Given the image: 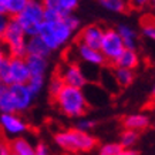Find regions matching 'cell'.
Here are the masks:
<instances>
[{
	"label": "cell",
	"mask_w": 155,
	"mask_h": 155,
	"mask_svg": "<svg viewBox=\"0 0 155 155\" xmlns=\"http://www.w3.org/2000/svg\"><path fill=\"white\" fill-rule=\"evenodd\" d=\"M57 110L63 115L68 118H78L85 115L88 111V103L85 98L83 88L71 87V85H63V88L58 91V94L53 98Z\"/></svg>",
	"instance_id": "cell-1"
},
{
	"label": "cell",
	"mask_w": 155,
	"mask_h": 155,
	"mask_svg": "<svg viewBox=\"0 0 155 155\" xmlns=\"http://www.w3.org/2000/svg\"><path fill=\"white\" fill-rule=\"evenodd\" d=\"M56 145L64 152H90L97 147V138L88 131H83L78 128H67L54 134Z\"/></svg>",
	"instance_id": "cell-2"
},
{
	"label": "cell",
	"mask_w": 155,
	"mask_h": 155,
	"mask_svg": "<svg viewBox=\"0 0 155 155\" xmlns=\"http://www.w3.org/2000/svg\"><path fill=\"white\" fill-rule=\"evenodd\" d=\"M75 30L66 21L64 16L57 20H44L41 27L38 30V36L44 40L47 47L51 51L60 50L61 47L67 46L74 37Z\"/></svg>",
	"instance_id": "cell-3"
},
{
	"label": "cell",
	"mask_w": 155,
	"mask_h": 155,
	"mask_svg": "<svg viewBox=\"0 0 155 155\" xmlns=\"http://www.w3.org/2000/svg\"><path fill=\"white\" fill-rule=\"evenodd\" d=\"M14 19L19 21L27 37L38 34V30L44 21V3L43 0H28L24 9Z\"/></svg>",
	"instance_id": "cell-4"
},
{
	"label": "cell",
	"mask_w": 155,
	"mask_h": 155,
	"mask_svg": "<svg viewBox=\"0 0 155 155\" xmlns=\"http://www.w3.org/2000/svg\"><path fill=\"white\" fill-rule=\"evenodd\" d=\"M2 41L6 46L7 51L10 56H20L26 57V41L27 36L24 33V30L19 24V21L12 17L7 24L5 34L2 37Z\"/></svg>",
	"instance_id": "cell-5"
},
{
	"label": "cell",
	"mask_w": 155,
	"mask_h": 155,
	"mask_svg": "<svg viewBox=\"0 0 155 155\" xmlns=\"http://www.w3.org/2000/svg\"><path fill=\"white\" fill-rule=\"evenodd\" d=\"M28 130L27 122L19 115V113H0V132L5 140H13L24 135Z\"/></svg>",
	"instance_id": "cell-6"
},
{
	"label": "cell",
	"mask_w": 155,
	"mask_h": 155,
	"mask_svg": "<svg viewBox=\"0 0 155 155\" xmlns=\"http://www.w3.org/2000/svg\"><path fill=\"white\" fill-rule=\"evenodd\" d=\"M124 48L125 46H124L121 36L118 34L117 28H105L103 40H101V46H100V51L104 54L107 63L113 64Z\"/></svg>",
	"instance_id": "cell-7"
},
{
	"label": "cell",
	"mask_w": 155,
	"mask_h": 155,
	"mask_svg": "<svg viewBox=\"0 0 155 155\" xmlns=\"http://www.w3.org/2000/svg\"><path fill=\"white\" fill-rule=\"evenodd\" d=\"M56 74L63 80V83L66 85L83 88L87 84V78L84 77L83 71H81L80 64L75 63V61H67V63H64L63 66L58 67Z\"/></svg>",
	"instance_id": "cell-8"
},
{
	"label": "cell",
	"mask_w": 155,
	"mask_h": 155,
	"mask_svg": "<svg viewBox=\"0 0 155 155\" xmlns=\"http://www.w3.org/2000/svg\"><path fill=\"white\" fill-rule=\"evenodd\" d=\"M9 90L13 97L14 105H16V113H26L28 108L34 103V94L30 91L27 83H14L9 85Z\"/></svg>",
	"instance_id": "cell-9"
},
{
	"label": "cell",
	"mask_w": 155,
	"mask_h": 155,
	"mask_svg": "<svg viewBox=\"0 0 155 155\" xmlns=\"http://www.w3.org/2000/svg\"><path fill=\"white\" fill-rule=\"evenodd\" d=\"M7 68H9L10 84L27 83L28 78H30V71H28L26 57L9 56V58H7Z\"/></svg>",
	"instance_id": "cell-10"
},
{
	"label": "cell",
	"mask_w": 155,
	"mask_h": 155,
	"mask_svg": "<svg viewBox=\"0 0 155 155\" xmlns=\"http://www.w3.org/2000/svg\"><path fill=\"white\" fill-rule=\"evenodd\" d=\"M74 53L77 60L75 63H87V64H94V66L103 67L107 64V60L98 48L88 47L83 43H75L74 46Z\"/></svg>",
	"instance_id": "cell-11"
},
{
	"label": "cell",
	"mask_w": 155,
	"mask_h": 155,
	"mask_svg": "<svg viewBox=\"0 0 155 155\" xmlns=\"http://www.w3.org/2000/svg\"><path fill=\"white\" fill-rule=\"evenodd\" d=\"M104 30L105 28L100 24H88L85 26L84 28H81L80 33H78V37H77V41L83 43L88 47L93 48H98L101 46V40H103L104 36Z\"/></svg>",
	"instance_id": "cell-12"
},
{
	"label": "cell",
	"mask_w": 155,
	"mask_h": 155,
	"mask_svg": "<svg viewBox=\"0 0 155 155\" xmlns=\"http://www.w3.org/2000/svg\"><path fill=\"white\" fill-rule=\"evenodd\" d=\"M98 84L107 91L110 95H117L121 91V85L115 78L114 70H111L110 67L103 66L101 71H100V78H98Z\"/></svg>",
	"instance_id": "cell-13"
},
{
	"label": "cell",
	"mask_w": 155,
	"mask_h": 155,
	"mask_svg": "<svg viewBox=\"0 0 155 155\" xmlns=\"http://www.w3.org/2000/svg\"><path fill=\"white\" fill-rule=\"evenodd\" d=\"M51 53L53 51L47 47V44L44 43V40L38 34L27 37V41H26V56L27 54H33V56L48 57Z\"/></svg>",
	"instance_id": "cell-14"
},
{
	"label": "cell",
	"mask_w": 155,
	"mask_h": 155,
	"mask_svg": "<svg viewBox=\"0 0 155 155\" xmlns=\"http://www.w3.org/2000/svg\"><path fill=\"white\" fill-rule=\"evenodd\" d=\"M26 61H27L30 75H41V77H46L47 70H48V57L27 54L26 56Z\"/></svg>",
	"instance_id": "cell-15"
},
{
	"label": "cell",
	"mask_w": 155,
	"mask_h": 155,
	"mask_svg": "<svg viewBox=\"0 0 155 155\" xmlns=\"http://www.w3.org/2000/svg\"><path fill=\"white\" fill-rule=\"evenodd\" d=\"M138 64H140V56L134 48H124L122 53L113 63L114 67H124V68H131V70H135Z\"/></svg>",
	"instance_id": "cell-16"
},
{
	"label": "cell",
	"mask_w": 155,
	"mask_h": 155,
	"mask_svg": "<svg viewBox=\"0 0 155 155\" xmlns=\"http://www.w3.org/2000/svg\"><path fill=\"white\" fill-rule=\"evenodd\" d=\"M122 125L124 128L141 132L150 127V117L145 114H130L127 117H124Z\"/></svg>",
	"instance_id": "cell-17"
},
{
	"label": "cell",
	"mask_w": 155,
	"mask_h": 155,
	"mask_svg": "<svg viewBox=\"0 0 155 155\" xmlns=\"http://www.w3.org/2000/svg\"><path fill=\"white\" fill-rule=\"evenodd\" d=\"M10 148L14 155H36L34 145L28 141L26 137H16L10 140Z\"/></svg>",
	"instance_id": "cell-18"
},
{
	"label": "cell",
	"mask_w": 155,
	"mask_h": 155,
	"mask_svg": "<svg viewBox=\"0 0 155 155\" xmlns=\"http://www.w3.org/2000/svg\"><path fill=\"white\" fill-rule=\"evenodd\" d=\"M117 31L121 36L125 48H134V50H137V46H138V33L135 31V28H132L128 24H120L117 27Z\"/></svg>",
	"instance_id": "cell-19"
},
{
	"label": "cell",
	"mask_w": 155,
	"mask_h": 155,
	"mask_svg": "<svg viewBox=\"0 0 155 155\" xmlns=\"http://www.w3.org/2000/svg\"><path fill=\"white\" fill-rule=\"evenodd\" d=\"M43 3H44V7L56 9L63 14H68L77 9L80 0H43Z\"/></svg>",
	"instance_id": "cell-20"
},
{
	"label": "cell",
	"mask_w": 155,
	"mask_h": 155,
	"mask_svg": "<svg viewBox=\"0 0 155 155\" xmlns=\"http://www.w3.org/2000/svg\"><path fill=\"white\" fill-rule=\"evenodd\" d=\"M0 113H16V105L9 85H0Z\"/></svg>",
	"instance_id": "cell-21"
},
{
	"label": "cell",
	"mask_w": 155,
	"mask_h": 155,
	"mask_svg": "<svg viewBox=\"0 0 155 155\" xmlns=\"http://www.w3.org/2000/svg\"><path fill=\"white\" fill-rule=\"evenodd\" d=\"M98 5L111 13H125L130 10L128 0H97Z\"/></svg>",
	"instance_id": "cell-22"
},
{
	"label": "cell",
	"mask_w": 155,
	"mask_h": 155,
	"mask_svg": "<svg viewBox=\"0 0 155 155\" xmlns=\"http://www.w3.org/2000/svg\"><path fill=\"white\" fill-rule=\"evenodd\" d=\"M114 74H115V78L120 83L121 87H130V85L134 83L135 80V73L131 68H124V67H114Z\"/></svg>",
	"instance_id": "cell-23"
},
{
	"label": "cell",
	"mask_w": 155,
	"mask_h": 155,
	"mask_svg": "<svg viewBox=\"0 0 155 155\" xmlns=\"http://www.w3.org/2000/svg\"><path fill=\"white\" fill-rule=\"evenodd\" d=\"M138 140H140V132L134 131V130H128V128H125L120 135V144L124 148H134Z\"/></svg>",
	"instance_id": "cell-24"
},
{
	"label": "cell",
	"mask_w": 155,
	"mask_h": 155,
	"mask_svg": "<svg viewBox=\"0 0 155 155\" xmlns=\"http://www.w3.org/2000/svg\"><path fill=\"white\" fill-rule=\"evenodd\" d=\"M44 84H46V77H41V75H30V78L27 81L28 88L34 94V97H37L43 91Z\"/></svg>",
	"instance_id": "cell-25"
},
{
	"label": "cell",
	"mask_w": 155,
	"mask_h": 155,
	"mask_svg": "<svg viewBox=\"0 0 155 155\" xmlns=\"http://www.w3.org/2000/svg\"><path fill=\"white\" fill-rule=\"evenodd\" d=\"M27 2L28 0H7L6 13L9 14L10 17H16L24 9V6L27 5Z\"/></svg>",
	"instance_id": "cell-26"
},
{
	"label": "cell",
	"mask_w": 155,
	"mask_h": 155,
	"mask_svg": "<svg viewBox=\"0 0 155 155\" xmlns=\"http://www.w3.org/2000/svg\"><path fill=\"white\" fill-rule=\"evenodd\" d=\"M122 150V145L120 142H107L100 147L98 155H117Z\"/></svg>",
	"instance_id": "cell-27"
},
{
	"label": "cell",
	"mask_w": 155,
	"mask_h": 155,
	"mask_svg": "<svg viewBox=\"0 0 155 155\" xmlns=\"http://www.w3.org/2000/svg\"><path fill=\"white\" fill-rule=\"evenodd\" d=\"M63 85H64V83H63V80H61L60 77H58L57 74L53 75L51 80L48 81V94H50L51 100L58 94V91L63 88Z\"/></svg>",
	"instance_id": "cell-28"
},
{
	"label": "cell",
	"mask_w": 155,
	"mask_h": 155,
	"mask_svg": "<svg viewBox=\"0 0 155 155\" xmlns=\"http://www.w3.org/2000/svg\"><path fill=\"white\" fill-rule=\"evenodd\" d=\"M95 124L97 122L94 120H91V118H87V117H78L77 118V122H75V128H78V130H83V131H91L93 128L95 127Z\"/></svg>",
	"instance_id": "cell-29"
},
{
	"label": "cell",
	"mask_w": 155,
	"mask_h": 155,
	"mask_svg": "<svg viewBox=\"0 0 155 155\" xmlns=\"http://www.w3.org/2000/svg\"><path fill=\"white\" fill-rule=\"evenodd\" d=\"M142 34L145 36L148 40L155 41V21H142Z\"/></svg>",
	"instance_id": "cell-30"
},
{
	"label": "cell",
	"mask_w": 155,
	"mask_h": 155,
	"mask_svg": "<svg viewBox=\"0 0 155 155\" xmlns=\"http://www.w3.org/2000/svg\"><path fill=\"white\" fill-rule=\"evenodd\" d=\"M10 19H12V17H10L7 13L0 12V40H2L3 34H5V31H6V28H7V24H9Z\"/></svg>",
	"instance_id": "cell-31"
},
{
	"label": "cell",
	"mask_w": 155,
	"mask_h": 155,
	"mask_svg": "<svg viewBox=\"0 0 155 155\" xmlns=\"http://www.w3.org/2000/svg\"><path fill=\"white\" fill-rule=\"evenodd\" d=\"M150 3H151V0H128L130 9H134V10L145 9L147 6H150Z\"/></svg>",
	"instance_id": "cell-32"
},
{
	"label": "cell",
	"mask_w": 155,
	"mask_h": 155,
	"mask_svg": "<svg viewBox=\"0 0 155 155\" xmlns=\"http://www.w3.org/2000/svg\"><path fill=\"white\" fill-rule=\"evenodd\" d=\"M34 151H36V155H51V151L48 148L47 144L44 142H38L34 145Z\"/></svg>",
	"instance_id": "cell-33"
},
{
	"label": "cell",
	"mask_w": 155,
	"mask_h": 155,
	"mask_svg": "<svg viewBox=\"0 0 155 155\" xmlns=\"http://www.w3.org/2000/svg\"><path fill=\"white\" fill-rule=\"evenodd\" d=\"M0 155H13L9 140H2L0 141Z\"/></svg>",
	"instance_id": "cell-34"
},
{
	"label": "cell",
	"mask_w": 155,
	"mask_h": 155,
	"mask_svg": "<svg viewBox=\"0 0 155 155\" xmlns=\"http://www.w3.org/2000/svg\"><path fill=\"white\" fill-rule=\"evenodd\" d=\"M9 51H7V48H6V46L3 44V41L0 40V67H2V64L5 63L7 58H9Z\"/></svg>",
	"instance_id": "cell-35"
},
{
	"label": "cell",
	"mask_w": 155,
	"mask_h": 155,
	"mask_svg": "<svg viewBox=\"0 0 155 155\" xmlns=\"http://www.w3.org/2000/svg\"><path fill=\"white\" fill-rule=\"evenodd\" d=\"M117 155H138V152H137L134 148H124V147H122V150L120 151Z\"/></svg>",
	"instance_id": "cell-36"
},
{
	"label": "cell",
	"mask_w": 155,
	"mask_h": 155,
	"mask_svg": "<svg viewBox=\"0 0 155 155\" xmlns=\"http://www.w3.org/2000/svg\"><path fill=\"white\" fill-rule=\"evenodd\" d=\"M6 5H7V0H0V12L6 13Z\"/></svg>",
	"instance_id": "cell-37"
},
{
	"label": "cell",
	"mask_w": 155,
	"mask_h": 155,
	"mask_svg": "<svg viewBox=\"0 0 155 155\" xmlns=\"http://www.w3.org/2000/svg\"><path fill=\"white\" fill-rule=\"evenodd\" d=\"M150 5H151V6H152V7H154V9H155V0H151V3H150Z\"/></svg>",
	"instance_id": "cell-38"
},
{
	"label": "cell",
	"mask_w": 155,
	"mask_h": 155,
	"mask_svg": "<svg viewBox=\"0 0 155 155\" xmlns=\"http://www.w3.org/2000/svg\"><path fill=\"white\" fill-rule=\"evenodd\" d=\"M152 97L155 98V85H154V88H152Z\"/></svg>",
	"instance_id": "cell-39"
},
{
	"label": "cell",
	"mask_w": 155,
	"mask_h": 155,
	"mask_svg": "<svg viewBox=\"0 0 155 155\" xmlns=\"http://www.w3.org/2000/svg\"><path fill=\"white\" fill-rule=\"evenodd\" d=\"M67 155H78V154H73V152H67Z\"/></svg>",
	"instance_id": "cell-40"
},
{
	"label": "cell",
	"mask_w": 155,
	"mask_h": 155,
	"mask_svg": "<svg viewBox=\"0 0 155 155\" xmlns=\"http://www.w3.org/2000/svg\"><path fill=\"white\" fill-rule=\"evenodd\" d=\"M0 85H2V81H0Z\"/></svg>",
	"instance_id": "cell-41"
},
{
	"label": "cell",
	"mask_w": 155,
	"mask_h": 155,
	"mask_svg": "<svg viewBox=\"0 0 155 155\" xmlns=\"http://www.w3.org/2000/svg\"><path fill=\"white\" fill-rule=\"evenodd\" d=\"M154 127H155V125H154Z\"/></svg>",
	"instance_id": "cell-42"
},
{
	"label": "cell",
	"mask_w": 155,
	"mask_h": 155,
	"mask_svg": "<svg viewBox=\"0 0 155 155\" xmlns=\"http://www.w3.org/2000/svg\"><path fill=\"white\" fill-rule=\"evenodd\" d=\"M13 155H14V154H13Z\"/></svg>",
	"instance_id": "cell-43"
}]
</instances>
